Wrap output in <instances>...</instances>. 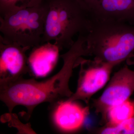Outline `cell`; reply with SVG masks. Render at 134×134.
Listing matches in <instances>:
<instances>
[{
  "label": "cell",
  "mask_w": 134,
  "mask_h": 134,
  "mask_svg": "<svg viewBox=\"0 0 134 134\" xmlns=\"http://www.w3.org/2000/svg\"><path fill=\"white\" fill-rule=\"evenodd\" d=\"M85 37L89 55L114 66L134 51V25L125 22L92 21Z\"/></svg>",
  "instance_id": "7a4b0ae2"
},
{
  "label": "cell",
  "mask_w": 134,
  "mask_h": 134,
  "mask_svg": "<svg viewBox=\"0 0 134 134\" xmlns=\"http://www.w3.org/2000/svg\"><path fill=\"white\" fill-rule=\"evenodd\" d=\"M88 112V107H82L74 100L68 99L59 105L55 110L54 119L61 129L71 132L82 126Z\"/></svg>",
  "instance_id": "30bf717a"
},
{
  "label": "cell",
  "mask_w": 134,
  "mask_h": 134,
  "mask_svg": "<svg viewBox=\"0 0 134 134\" xmlns=\"http://www.w3.org/2000/svg\"><path fill=\"white\" fill-rule=\"evenodd\" d=\"M47 11L41 44L54 42L60 50L70 48L77 35H85L92 20L77 0H45Z\"/></svg>",
  "instance_id": "3957f363"
},
{
  "label": "cell",
  "mask_w": 134,
  "mask_h": 134,
  "mask_svg": "<svg viewBox=\"0 0 134 134\" xmlns=\"http://www.w3.org/2000/svg\"><path fill=\"white\" fill-rule=\"evenodd\" d=\"M134 92V70L125 66L114 74L102 95L94 100L96 113L105 117L111 107L130 99Z\"/></svg>",
  "instance_id": "8992f818"
},
{
  "label": "cell",
  "mask_w": 134,
  "mask_h": 134,
  "mask_svg": "<svg viewBox=\"0 0 134 134\" xmlns=\"http://www.w3.org/2000/svg\"><path fill=\"white\" fill-rule=\"evenodd\" d=\"M134 116V100L130 99L110 107L107 112L109 126H115Z\"/></svg>",
  "instance_id": "8fae6325"
},
{
  "label": "cell",
  "mask_w": 134,
  "mask_h": 134,
  "mask_svg": "<svg viewBox=\"0 0 134 134\" xmlns=\"http://www.w3.org/2000/svg\"><path fill=\"white\" fill-rule=\"evenodd\" d=\"M60 51L58 46L51 42L34 47L28 58L29 68L36 76H46L55 66Z\"/></svg>",
  "instance_id": "9c48e42d"
},
{
  "label": "cell",
  "mask_w": 134,
  "mask_h": 134,
  "mask_svg": "<svg viewBox=\"0 0 134 134\" xmlns=\"http://www.w3.org/2000/svg\"><path fill=\"white\" fill-rule=\"evenodd\" d=\"M78 63L81 64V69L78 86L75 93L69 100L79 99L87 103L108 82L115 66L94 59L86 60L82 58Z\"/></svg>",
  "instance_id": "5b68a950"
},
{
  "label": "cell",
  "mask_w": 134,
  "mask_h": 134,
  "mask_svg": "<svg viewBox=\"0 0 134 134\" xmlns=\"http://www.w3.org/2000/svg\"><path fill=\"white\" fill-rule=\"evenodd\" d=\"M86 55L83 43L76 40L66 52L61 55L63 60L61 69L49 79L40 82L19 77L1 80V100L10 113L19 105L25 107L30 112L41 103H54L64 97L71 96L68 87L69 78L79 59Z\"/></svg>",
  "instance_id": "6da1fadb"
},
{
  "label": "cell",
  "mask_w": 134,
  "mask_h": 134,
  "mask_svg": "<svg viewBox=\"0 0 134 134\" xmlns=\"http://www.w3.org/2000/svg\"><path fill=\"white\" fill-rule=\"evenodd\" d=\"M93 21H114L134 25V0H77Z\"/></svg>",
  "instance_id": "52a82bcc"
},
{
  "label": "cell",
  "mask_w": 134,
  "mask_h": 134,
  "mask_svg": "<svg viewBox=\"0 0 134 134\" xmlns=\"http://www.w3.org/2000/svg\"><path fill=\"white\" fill-rule=\"evenodd\" d=\"M29 49L13 43L0 41V70L2 80L19 77L29 69L25 52Z\"/></svg>",
  "instance_id": "ba28073f"
},
{
  "label": "cell",
  "mask_w": 134,
  "mask_h": 134,
  "mask_svg": "<svg viewBox=\"0 0 134 134\" xmlns=\"http://www.w3.org/2000/svg\"><path fill=\"white\" fill-rule=\"evenodd\" d=\"M47 11L44 0L38 6L0 16V41L29 49L41 44Z\"/></svg>",
  "instance_id": "277c9868"
},
{
  "label": "cell",
  "mask_w": 134,
  "mask_h": 134,
  "mask_svg": "<svg viewBox=\"0 0 134 134\" xmlns=\"http://www.w3.org/2000/svg\"><path fill=\"white\" fill-rule=\"evenodd\" d=\"M44 0H0V16L18 10L38 6Z\"/></svg>",
  "instance_id": "7c38bea8"
},
{
  "label": "cell",
  "mask_w": 134,
  "mask_h": 134,
  "mask_svg": "<svg viewBox=\"0 0 134 134\" xmlns=\"http://www.w3.org/2000/svg\"><path fill=\"white\" fill-rule=\"evenodd\" d=\"M100 133L103 134H134V116L115 126L106 127Z\"/></svg>",
  "instance_id": "4fadbf2b"
}]
</instances>
